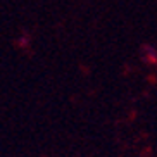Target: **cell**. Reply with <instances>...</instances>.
<instances>
[{
	"instance_id": "6da1fadb",
	"label": "cell",
	"mask_w": 157,
	"mask_h": 157,
	"mask_svg": "<svg viewBox=\"0 0 157 157\" xmlns=\"http://www.w3.org/2000/svg\"><path fill=\"white\" fill-rule=\"evenodd\" d=\"M145 56H148V59H150V62H155L157 60V52L155 48H152V47H145Z\"/></svg>"
}]
</instances>
